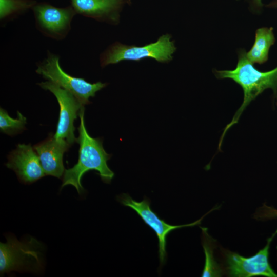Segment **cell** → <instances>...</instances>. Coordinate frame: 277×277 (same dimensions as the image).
Masks as SVG:
<instances>
[{"instance_id":"obj_1","label":"cell","mask_w":277,"mask_h":277,"mask_svg":"<svg viewBox=\"0 0 277 277\" xmlns=\"http://www.w3.org/2000/svg\"><path fill=\"white\" fill-rule=\"evenodd\" d=\"M84 111L83 106L78 114L80 124L78 128L79 135L76 141L80 145L78 162L73 167L65 170L61 186L62 188L66 185H72L79 194L84 191L81 184L82 177L89 170L98 171L102 180L107 184L111 182L114 176V172L107 163L111 155L104 150L102 139L93 138L88 133L85 124Z\"/></svg>"},{"instance_id":"obj_18","label":"cell","mask_w":277,"mask_h":277,"mask_svg":"<svg viewBox=\"0 0 277 277\" xmlns=\"http://www.w3.org/2000/svg\"><path fill=\"white\" fill-rule=\"evenodd\" d=\"M251 6L254 9V11L261 12L264 6L262 0H249Z\"/></svg>"},{"instance_id":"obj_16","label":"cell","mask_w":277,"mask_h":277,"mask_svg":"<svg viewBox=\"0 0 277 277\" xmlns=\"http://www.w3.org/2000/svg\"><path fill=\"white\" fill-rule=\"evenodd\" d=\"M17 117H11L7 111L0 108V130L1 132L10 136H13L22 132L26 129V118L18 111Z\"/></svg>"},{"instance_id":"obj_17","label":"cell","mask_w":277,"mask_h":277,"mask_svg":"<svg viewBox=\"0 0 277 277\" xmlns=\"http://www.w3.org/2000/svg\"><path fill=\"white\" fill-rule=\"evenodd\" d=\"M254 218L259 220L277 218V209L264 204L255 213Z\"/></svg>"},{"instance_id":"obj_11","label":"cell","mask_w":277,"mask_h":277,"mask_svg":"<svg viewBox=\"0 0 277 277\" xmlns=\"http://www.w3.org/2000/svg\"><path fill=\"white\" fill-rule=\"evenodd\" d=\"M70 147L66 142L56 139L52 134L33 146L46 175L62 176L65 170L63 155Z\"/></svg>"},{"instance_id":"obj_19","label":"cell","mask_w":277,"mask_h":277,"mask_svg":"<svg viewBox=\"0 0 277 277\" xmlns=\"http://www.w3.org/2000/svg\"><path fill=\"white\" fill-rule=\"evenodd\" d=\"M266 7L269 8H277V0H272L270 2Z\"/></svg>"},{"instance_id":"obj_6","label":"cell","mask_w":277,"mask_h":277,"mask_svg":"<svg viewBox=\"0 0 277 277\" xmlns=\"http://www.w3.org/2000/svg\"><path fill=\"white\" fill-rule=\"evenodd\" d=\"M39 243L33 238L19 241L11 235L7 242L0 243V272L23 271L41 266Z\"/></svg>"},{"instance_id":"obj_13","label":"cell","mask_w":277,"mask_h":277,"mask_svg":"<svg viewBox=\"0 0 277 277\" xmlns=\"http://www.w3.org/2000/svg\"><path fill=\"white\" fill-rule=\"evenodd\" d=\"M275 37L272 27H262L256 30L253 45L246 52L247 58L253 64H262L268 59L271 47L274 44Z\"/></svg>"},{"instance_id":"obj_8","label":"cell","mask_w":277,"mask_h":277,"mask_svg":"<svg viewBox=\"0 0 277 277\" xmlns=\"http://www.w3.org/2000/svg\"><path fill=\"white\" fill-rule=\"evenodd\" d=\"M31 10L37 29L43 35L57 41L68 35L77 14L71 5L57 7L46 2H37Z\"/></svg>"},{"instance_id":"obj_7","label":"cell","mask_w":277,"mask_h":277,"mask_svg":"<svg viewBox=\"0 0 277 277\" xmlns=\"http://www.w3.org/2000/svg\"><path fill=\"white\" fill-rule=\"evenodd\" d=\"M117 200L123 205L130 207L135 211L144 222L155 232L158 239V253L160 268L166 263L167 258L166 244L169 234L176 229L200 225L204 217L214 210V209H211L200 219L192 223L172 225L168 224L163 219H161L155 212L152 211L150 207V201L147 198L145 197L142 201L138 202L133 200L128 194L122 193L117 196Z\"/></svg>"},{"instance_id":"obj_21","label":"cell","mask_w":277,"mask_h":277,"mask_svg":"<svg viewBox=\"0 0 277 277\" xmlns=\"http://www.w3.org/2000/svg\"><path fill=\"white\" fill-rule=\"evenodd\" d=\"M276 98H277V96H276ZM276 104H277V101H276Z\"/></svg>"},{"instance_id":"obj_12","label":"cell","mask_w":277,"mask_h":277,"mask_svg":"<svg viewBox=\"0 0 277 277\" xmlns=\"http://www.w3.org/2000/svg\"><path fill=\"white\" fill-rule=\"evenodd\" d=\"M77 14L115 23L120 2L116 0H70Z\"/></svg>"},{"instance_id":"obj_20","label":"cell","mask_w":277,"mask_h":277,"mask_svg":"<svg viewBox=\"0 0 277 277\" xmlns=\"http://www.w3.org/2000/svg\"><path fill=\"white\" fill-rule=\"evenodd\" d=\"M116 1H121V0H116Z\"/></svg>"},{"instance_id":"obj_10","label":"cell","mask_w":277,"mask_h":277,"mask_svg":"<svg viewBox=\"0 0 277 277\" xmlns=\"http://www.w3.org/2000/svg\"><path fill=\"white\" fill-rule=\"evenodd\" d=\"M6 166L12 169L24 184H31L46 175L39 157L30 144L17 145L8 155Z\"/></svg>"},{"instance_id":"obj_5","label":"cell","mask_w":277,"mask_h":277,"mask_svg":"<svg viewBox=\"0 0 277 277\" xmlns=\"http://www.w3.org/2000/svg\"><path fill=\"white\" fill-rule=\"evenodd\" d=\"M276 234L277 229L267 239L265 247L250 257H244L238 253L221 248L224 274L234 277H277V273L269 262L270 244Z\"/></svg>"},{"instance_id":"obj_14","label":"cell","mask_w":277,"mask_h":277,"mask_svg":"<svg viewBox=\"0 0 277 277\" xmlns=\"http://www.w3.org/2000/svg\"><path fill=\"white\" fill-rule=\"evenodd\" d=\"M202 229V244L205 255L204 269L202 274L203 277L221 276L224 274L222 267L214 258L213 251L216 242L208 234L206 228Z\"/></svg>"},{"instance_id":"obj_3","label":"cell","mask_w":277,"mask_h":277,"mask_svg":"<svg viewBox=\"0 0 277 277\" xmlns=\"http://www.w3.org/2000/svg\"><path fill=\"white\" fill-rule=\"evenodd\" d=\"M36 72L72 94L83 105L90 103L89 98L104 88L106 83H91L82 78L72 76L61 68L60 56L48 51L47 57L37 64Z\"/></svg>"},{"instance_id":"obj_2","label":"cell","mask_w":277,"mask_h":277,"mask_svg":"<svg viewBox=\"0 0 277 277\" xmlns=\"http://www.w3.org/2000/svg\"><path fill=\"white\" fill-rule=\"evenodd\" d=\"M217 78H230L238 84L244 92L243 102L235 112L231 121L224 128L219 143L221 150L225 135L229 128L237 123L240 117L252 101L266 89L272 90L277 96V66L271 70L261 71L257 70L247 57L246 52L242 50L239 54L236 67L232 70H215Z\"/></svg>"},{"instance_id":"obj_9","label":"cell","mask_w":277,"mask_h":277,"mask_svg":"<svg viewBox=\"0 0 277 277\" xmlns=\"http://www.w3.org/2000/svg\"><path fill=\"white\" fill-rule=\"evenodd\" d=\"M38 84L42 89L53 93L60 106L59 118L54 137L65 141L71 146L77 141L74 135V122L84 105L70 92L51 81Z\"/></svg>"},{"instance_id":"obj_4","label":"cell","mask_w":277,"mask_h":277,"mask_svg":"<svg viewBox=\"0 0 277 277\" xmlns=\"http://www.w3.org/2000/svg\"><path fill=\"white\" fill-rule=\"evenodd\" d=\"M170 39V35H163L156 42L142 47L114 43L101 54V66L104 67L124 60L138 61L146 57L154 58L159 62H168L172 60L176 50L173 41Z\"/></svg>"},{"instance_id":"obj_15","label":"cell","mask_w":277,"mask_h":277,"mask_svg":"<svg viewBox=\"0 0 277 277\" xmlns=\"http://www.w3.org/2000/svg\"><path fill=\"white\" fill-rule=\"evenodd\" d=\"M36 0H0L1 21H8L32 10Z\"/></svg>"}]
</instances>
